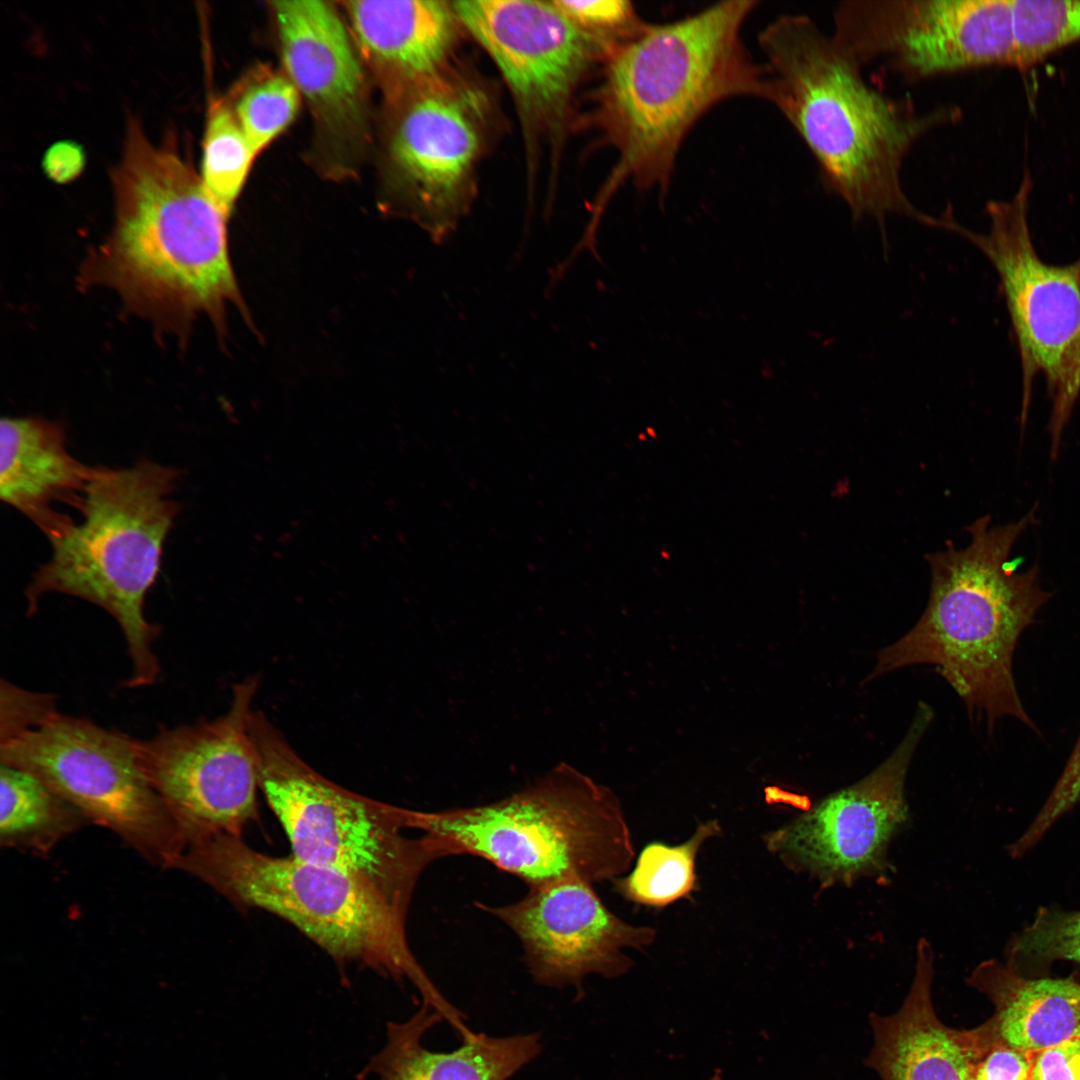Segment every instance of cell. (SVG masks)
<instances>
[{"label": "cell", "mask_w": 1080, "mask_h": 1080, "mask_svg": "<svg viewBox=\"0 0 1080 1080\" xmlns=\"http://www.w3.org/2000/svg\"><path fill=\"white\" fill-rule=\"evenodd\" d=\"M416 825L445 857L483 858L529 888L615 880L635 855L616 797L567 765L493 803L417 811Z\"/></svg>", "instance_id": "cell-7"}, {"label": "cell", "mask_w": 1080, "mask_h": 1080, "mask_svg": "<svg viewBox=\"0 0 1080 1080\" xmlns=\"http://www.w3.org/2000/svg\"><path fill=\"white\" fill-rule=\"evenodd\" d=\"M179 472L142 460L129 468L96 466L83 497V520L50 540L52 555L35 573L25 595L28 615L49 593L86 600L121 627L131 661L129 688L154 684L160 664L153 645L160 633L144 613L164 541L178 514L170 498Z\"/></svg>", "instance_id": "cell-5"}, {"label": "cell", "mask_w": 1080, "mask_h": 1080, "mask_svg": "<svg viewBox=\"0 0 1080 1080\" xmlns=\"http://www.w3.org/2000/svg\"><path fill=\"white\" fill-rule=\"evenodd\" d=\"M932 718L931 707L919 703L905 737L882 764L768 833L767 849L821 890L888 880L890 844L909 819L908 768Z\"/></svg>", "instance_id": "cell-14"}, {"label": "cell", "mask_w": 1080, "mask_h": 1080, "mask_svg": "<svg viewBox=\"0 0 1080 1080\" xmlns=\"http://www.w3.org/2000/svg\"><path fill=\"white\" fill-rule=\"evenodd\" d=\"M519 939L530 975L546 987L580 988L584 978H615L632 966L627 952L651 945L656 930L613 914L593 885L562 880L531 887L513 903H476Z\"/></svg>", "instance_id": "cell-17"}, {"label": "cell", "mask_w": 1080, "mask_h": 1080, "mask_svg": "<svg viewBox=\"0 0 1080 1080\" xmlns=\"http://www.w3.org/2000/svg\"><path fill=\"white\" fill-rule=\"evenodd\" d=\"M1031 189L1026 171L1010 200L988 202L989 228L984 234L967 229L952 216L946 231L967 239L996 271L1021 363V431L1033 382L1041 374L1052 403L1048 430L1051 458L1056 459L1080 395V257L1053 265L1037 254L1028 223Z\"/></svg>", "instance_id": "cell-10"}, {"label": "cell", "mask_w": 1080, "mask_h": 1080, "mask_svg": "<svg viewBox=\"0 0 1080 1080\" xmlns=\"http://www.w3.org/2000/svg\"><path fill=\"white\" fill-rule=\"evenodd\" d=\"M720 830L719 823L710 820L700 824L682 844H648L639 854L633 870L614 880L615 890L633 903L652 907H663L689 895L696 887L698 851Z\"/></svg>", "instance_id": "cell-24"}, {"label": "cell", "mask_w": 1080, "mask_h": 1080, "mask_svg": "<svg viewBox=\"0 0 1080 1080\" xmlns=\"http://www.w3.org/2000/svg\"><path fill=\"white\" fill-rule=\"evenodd\" d=\"M239 908H258L293 924L338 961H355L408 980L423 1003L452 1023L460 1016L414 956L407 916L355 877L289 855L272 856L242 836L219 834L186 847L174 868Z\"/></svg>", "instance_id": "cell-6"}, {"label": "cell", "mask_w": 1080, "mask_h": 1080, "mask_svg": "<svg viewBox=\"0 0 1080 1080\" xmlns=\"http://www.w3.org/2000/svg\"><path fill=\"white\" fill-rule=\"evenodd\" d=\"M831 34L863 69L882 64L909 82L1015 56L1012 0H846Z\"/></svg>", "instance_id": "cell-13"}, {"label": "cell", "mask_w": 1080, "mask_h": 1080, "mask_svg": "<svg viewBox=\"0 0 1080 1080\" xmlns=\"http://www.w3.org/2000/svg\"><path fill=\"white\" fill-rule=\"evenodd\" d=\"M89 823L69 801L34 775L0 769V845L39 856Z\"/></svg>", "instance_id": "cell-23"}, {"label": "cell", "mask_w": 1080, "mask_h": 1080, "mask_svg": "<svg viewBox=\"0 0 1080 1080\" xmlns=\"http://www.w3.org/2000/svg\"><path fill=\"white\" fill-rule=\"evenodd\" d=\"M755 0L715 3L681 19L646 23L606 59L596 120L617 152L589 226L625 184L667 193L686 137L716 105L735 97L766 99L762 63L742 37Z\"/></svg>", "instance_id": "cell-3"}, {"label": "cell", "mask_w": 1080, "mask_h": 1080, "mask_svg": "<svg viewBox=\"0 0 1080 1080\" xmlns=\"http://www.w3.org/2000/svg\"><path fill=\"white\" fill-rule=\"evenodd\" d=\"M111 180L114 224L82 265V287L111 288L130 311L183 341L199 315L220 337L228 306L249 319L229 256V217L178 137L168 133L155 143L130 116Z\"/></svg>", "instance_id": "cell-1"}, {"label": "cell", "mask_w": 1080, "mask_h": 1080, "mask_svg": "<svg viewBox=\"0 0 1080 1080\" xmlns=\"http://www.w3.org/2000/svg\"><path fill=\"white\" fill-rule=\"evenodd\" d=\"M202 152L199 173L204 187L230 217L257 154L225 99L209 105Z\"/></svg>", "instance_id": "cell-25"}, {"label": "cell", "mask_w": 1080, "mask_h": 1080, "mask_svg": "<svg viewBox=\"0 0 1080 1080\" xmlns=\"http://www.w3.org/2000/svg\"><path fill=\"white\" fill-rule=\"evenodd\" d=\"M1036 504L1017 522L990 527V515L968 528L970 544L927 555L931 590L916 625L877 654L867 680L916 664H931L991 732L1004 717L1038 733L1022 705L1012 670L1018 639L1052 597L1036 562L1018 573L1010 551L1036 521Z\"/></svg>", "instance_id": "cell-4"}, {"label": "cell", "mask_w": 1080, "mask_h": 1080, "mask_svg": "<svg viewBox=\"0 0 1080 1080\" xmlns=\"http://www.w3.org/2000/svg\"><path fill=\"white\" fill-rule=\"evenodd\" d=\"M86 162L82 146L71 140H62L52 144L45 152L42 167L45 174L58 184H65L77 178Z\"/></svg>", "instance_id": "cell-34"}, {"label": "cell", "mask_w": 1080, "mask_h": 1080, "mask_svg": "<svg viewBox=\"0 0 1080 1080\" xmlns=\"http://www.w3.org/2000/svg\"><path fill=\"white\" fill-rule=\"evenodd\" d=\"M1031 1080H1080V1036L1031 1055Z\"/></svg>", "instance_id": "cell-32"}, {"label": "cell", "mask_w": 1080, "mask_h": 1080, "mask_svg": "<svg viewBox=\"0 0 1080 1080\" xmlns=\"http://www.w3.org/2000/svg\"><path fill=\"white\" fill-rule=\"evenodd\" d=\"M0 760L43 781L152 865L173 869L186 848L141 767L136 740L119 731L58 712L0 743Z\"/></svg>", "instance_id": "cell-11"}, {"label": "cell", "mask_w": 1080, "mask_h": 1080, "mask_svg": "<svg viewBox=\"0 0 1080 1080\" xmlns=\"http://www.w3.org/2000/svg\"><path fill=\"white\" fill-rule=\"evenodd\" d=\"M934 953L921 938L914 977L901 1007L893 1014L871 1013L873 1044L865 1065L880 1080H974L992 1044L985 1027L970 1030L945 1025L932 1002Z\"/></svg>", "instance_id": "cell-18"}, {"label": "cell", "mask_w": 1080, "mask_h": 1080, "mask_svg": "<svg viewBox=\"0 0 1080 1080\" xmlns=\"http://www.w3.org/2000/svg\"><path fill=\"white\" fill-rule=\"evenodd\" d=\"M1080 803V734L1042 809L1026 832L1010 847L1014 857L1033 847L1064 813Z\"/></svg>", "instance_id": "cell-30"}, {"label": "cell", "mask_w": 1080, "mask_h": 1080, "mask_svg": "<svg viewBox=\"0 0 1080 1080\" xmlns=\"http://www.w3.org/2000/svg\"><path fill=\"white\" fill-rule=\"evenodd\" d=\"M57 713L54 696L1 680L0 743L41 726Z\"/></svg>", "instance_id": "cell-31"}, {"label": "cell", "mask_w": 1080, "mask_h": 1080, "mask_svg": "<svg viewBox=\"0 0 1080 1080\" xmlns=\"http://www.w3.org/2000/svg\"><path fill=\"white\" fill-rule=\"evenodd\" d=\"M967 984L995 1008L984 1023L992 1042L1032 1054L1080 1036V982L1072 978H1026L987 960L972 971Z\"/></svg>", "instance_id": "cell-22"}, {"label": "cell", "mask_w": 1080, "mask_h": 1080, "mask_svg": "<svg viewBox=\"0 0 1080 1080\" xmlns=\"http://www.w3.org/2000/svg\"><path fill=\"white\" fill-rule=\"evenodd\" d=\"M1009 966H1045L1054 960L1080 964V911L1042 908L1034 921L1015 936L1007 948Z\"/></svg>", "instance_id": "cell-28"}, {"label": "cell", "mask_w": 1080, "mask_h": 1080, "mask_svg": "<svg viewBox=\"0 0 1080 1080\" xmlns=\"http://www.w3.org/2000/svg\"><path fill=\"white\" fill-rule=\"evenodd\" d=\"M257 677L233 688L228 711L213 720L161 728L136 740L141 767L183 836H242L258 818L257 758L249 731ZM186 849V848H185Z\"/></svg>", "instance_id": "cell-12"}, {"label": "cell", "mask_w": 1080, "mask_h": 1080, "mask_svg": "<svg viewBox=\"0 0 1080 1080\" xmlns=\"http://www.w3.org/2000/svg\"><path fill=\"white\" fill-rule=\"evenodd\" d=\"M767 86L776 106L814 157L824 186L842 200L855 222L870 218L885 235L888 216L936 228L938 218L918 210L903 188V163L931 130L952 123L958 111L942 106L919 112L871 86L863 68L809 16L784 14L759 34Z\"/></svg>", "instance_id": "cell-2"}, {"label": "cell", "mask_w": 1080, "mask_h": 1080, "mask_svg": "<svg viewBox=\"0 0 1080 1080\" xmlns=\"http://www.w3.org/2000/svg\"><path fill=\"white\" fill-rule=\"evenodd\" d=\"M443 1017L426 1003L404 1022H388L386 1042L359 1080H508L541 1051L540 1035L473 1033L451 1052L425 1048L426 1032Z\"/></svg>", "instance_id": "cell-21"}, {"label": "cell", "mask_w": 1080, "mask_h": 1080, "mask_svg": "<svg viewBox=\"0 0 1080 1080\" xmlns=\"http://www.w3.org/2000/svg\"><path fill=\"white\" fill-rule=\"evenodd\" d=\"M282 70L307 104L313 157L328 177L352 176L371 144L368 73L332 2H270Z\"/></svg>", "instance_id": "cell-16"}, {"label": "cell", "mask_w": 1080, "mask_h": 1080, "mask_svg": "<svg viewBox=\"0 0 1080 1080\" xmlns=\"http://www.w3.org/2000/svg\"><path fill=\"white\" fill-rule=\"evenodd\" d=\"M302 99L283 70L259 66L237 86L229 102L258 155L295 120Z\"/></svg>", "instance_id": "cell-26"}, {"label": "cell", "mask_w": 1080, "mask_h": 1080, "mask_svg": "<svg viewBox=\"0 0 1080 1080\" xmlns=\"http://www.w3.org/2000/svg\"><path fill=\"white\" fill-rule=\"evenodd\" d=\"M0 496L28 517L49 540L73 523L54 509L67 503L80 509L96 466L69 454L63 427L41 417H3Z\"/></svg>", "instance_id": "cell-20"}, {"label": "cell", "mask_w": 1080, "mask_h": 1080, "mask_svg": "<svg viewBox=\"0 0 1080 1080\" xmlns=\"http://www.w3.org/2000/svg\"><path fill=\"white\" fill-rule=\"evenodd\" d=\"M553 3L578 27L616 48L646 25L627 0H553Z\"/></svg>", "instance_id": "cell-29"}, {"label": "cell", "mask_w": 1080, "mask_h": 1080, "mask_svg": "<svg viewBox=\"0 0 1080 1080\" xmlns=\"http://www.w3.org/2000/svg\"><path fill=\"white\" fill-rule=\"evenodd\" d=\"M249 731L259 789L282 825L292 855L363 882L407 916L417 882L444 855L416 811L364 797L310 767L260 711Z\"/></svg>", "instance_id": "cell-8"}, {"label": "cell", "mask_w": 1080, "mask_h": 1080, "mask_svg": "<svg viewBox=\"0 0 1080 1080\" xmlns=\"http://www.w3.org/2000/svg\"><path fill=\"white\" fill-rule=\"evenodd\" d=\"M1013 65L1026 68L1080 40V0H1012Z\"/></svg>", "instance_id": "cell-27"}, {"label": "cell", "mask_w": 1080, "mask_h": 1080, "mask_svg": "<svg viewBox=\"0 0 1080 1080\" xmlns=\"http://www.w3.org/2000/svg\"><path fill=\"white\" fill-rule=\"evenodd\" d=\"M385 208L441 244L469 211L494 120L487 89L453 67L384 100Z\"/></svg>", "instance_id": "cell-9"}, {"label": "cell", "mask_w": 1080, "mask_h": 1080, "mask_svg": "<svg viewBox=\"0 0 1080 1080\" xmlns=\"http://www.w3.org/2000/svg\"><path fill=\"white\" fill-rule=\"evenodd\" d=\"M339 4L363 65L384 99L451 66L462 26L453 2L358 0Z\"/></svg>", "instance_id": "cell-19"}, {"label": "cell", "mask_w": 1080, "mask_h": 1080, "mask_svg": "<svg viewBox=\"0 0 1080 1080\" xmlns=\"http://www.w3.org/2000/svg\"><path fill=\"white\" fill-rule=\"evenodd\" d=\"M453 4L500 71L529 135L558 130L584 75L616 49L574 24L553 1Z\"/></svg>", "instance_id": "cell-15"}, {"label": "cell", "mask_w": 1080, "mask_h": 1080, "mask_svg": "<svg viewBox=\"0 0 1080 1080\" xmlns=\"http://www.w3.org/2000/svg\"><path fill=\"white\" fill-rule=\"evenodd\" d=\"M1031 1055L992 1042L977 1065L974 1080H1031Z\"/></svg>", "instance_id": "cell-33"}, {"label": "cell", "mask_w": 1080, "mask_h": 1080, "mask_svg": "<svg viewBox=\"0 0 1080 1080\" xmlns=\"http://www.w3.org/2000/svg\"><path fill=\"white\" fill-rule=\"evenodd\" d=\"M712 1080H719V1079L718 1078H713Z\"/></svg>", "instance_id": "cell-35"}]
</instances>
